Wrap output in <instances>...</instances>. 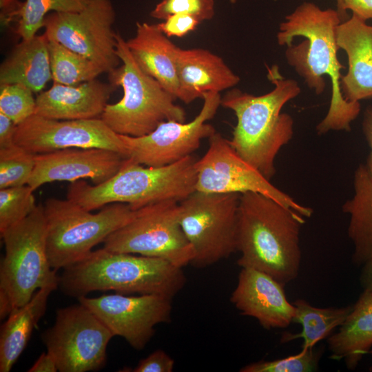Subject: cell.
Wrapping results in <instances>:
<instances>
[{
  "instance_id": "obj_32",
  "label": "cell",
  "mask_w": 372,
  "mask_h": 372,
  "mask_svg": "<svg viewBox=\"0 0 372 372\" xmlns=\"http://www.w3.org/2000/svg\"><path fill=\"white\" fill-rule=\"evenodd\" d=\"M322 351L314 347L302 349L296 355L274 360H260L249 363L240 372H310L316 371Z\"/></svg>"
},
{
  "instance_id": "obj_23",
  "label": "cell",
  "mask_w": 372,
  "mask_h": 372,
  "mask_svg": "<svg viewBox=\"0 0 372 372\" xmlns=\"http://www.w3.org/2000/svg\"><path fill=\"white\" fill-rule=\"evenodd\" d=\"M48 43L43 33L16 45L0 65V85L19 84L41 92L52 79Z\"/></svg>"
},
{
  "instance_id": "obj_1",
  "label": "cell",
  "mask_w": 372,
  "mask_h": 372,
  "mask_svg": "<svg viewBox=\"0 0 372 372\" xmlns=\"http://www.w3.org/2000/svg\"><path fill=\"white\" fill-rule=\"evenodd\" d=\"M342 22L337 10L321 9L311 2H303L279 25L277 41L287 45L286 60L316 94L325 90L323 76L331 81L328 112L317 125L320 135L329 131H350L359 115L360 102L346 101L340 90V70L344 66L338 58L335 30Z\"/></svg>"
},
{
  "instance_id": "obj_5",
  "label": "cell",
  "mask_w": 372,
  "mask_h": 372,
  "mask_svg": "<svg viewBox=\"0 0 372 372\" xmlns=\"http://www.w3.org/2000/svg\"><path fill=\"white\" fill-rule=\"evenodd\" d=\"M197 160L190 155L171 165L149 167L127 158L103 183L92 185L83 179L71 183L67 198L91 211L115 203L136 210L167 200L180 202L196 191Z\"/></svg>"
},
{
  "instance_id": "obj_21",
  "label": "cell",
  "mask_w": 372,
  "mask_h": 372,
  "mask_svg": "<svg viewBox=\"0 0 372 372\" xmlns=\"http://www.w3.org/2000/svg\"><path fill=\"white\" fill-rule=\"evenodd\" d=\"M178 99L189 104L205 92H220L240 81L219 56L202 48H179L176 56Z\"/></svg>"
},
{
  "instance_id": "obj_39",
  "label": "cell",
  "mask_w": 372,
  "mask_h": 372,
  "mask_svg": "<svg viewBox=\"0 0 372 372\" xmlns=\"http://www.w3.org/2000/svg\"><path fill=\"white\" fill-rule=\"evenodd\" d=\"M17 125L8 116L0 113V147L16 144L14 136Z\"/></svg>"
},
{
  "instance_id": "obj_42",
  "label": "cell",
  "mask_w": 372,
  "mask_h": 372,
  "mask_svg": "<svg viewBox=\"0 0 372 372\" xmlns=\"http://www.w3.org/2000/svg\"><path fill=\"white\" fill-rule=\"evenodd\" d=\"M363 265L360 281L364 290L372 294V258Z\"/></svg>"
},
{
  "instance_id": "obj_18",
  "label": "cell",
  "mask_w": 372,
  "mask_h": 372,
  "mask_svg": "<svg viewBox=\"0 0 372 372\" xmlns=\"http://www.w3.org/2000/svg\"><path fill=\"white\" fill-rule=\"evenodd\" d=\"M284 287L263 271L241 268L230 302L242 315L255 318L265 329H284L292 322L295 312Z\"/></svg>"
},
{
  "instance_id": "obj_12",
  "label": "cell",
  "mask_w": 372,
  "mask_h": 372,
  "mask_svg": "<svg viewBox=\"0 0 372 372\" xmlns=\"http://www.w3.org/2000/svg\"><path fill=\"white\" fill-rule=\"evenodd\" d=\"M115 16L110 0H87L80 11L49 13L44 34L48 40L86 57L109 73L122 63L112 30Z\"/></svg>"
},
{
  "instance_id": "obj_44",
  "label": "cell",
  "mask_w": 372,
  "mask_h": 372,
  "mask_svg": "<svg viewBox=\"0 0 372 372\" xmlns=\"http://www.w3.org/2000/svg\"><path fill=\"white\" fill-rule=\"evenodd\" d=\"M231 3H235L237 0H228Z\"/></svg>"
},
{
  "instance_id": "obj_28",
  "label": "cell",
  "mask_w": 372,
  "mask_h": 372,
  "mask_svg": "<svg viewBox=\"0 0 372 372\" xmlns=\"http://www.w3.org/2000/svg\"><path fill=\"white\" fill-rule=\"evenodd\" d=\"M48 48L54 83L77 85L95 79L104 72L93 61L56 41L49 40Z\"/></svg>"
},
{
  "instance_id": "obj_34",
  "label": "cell",
  "mask_w": 372,
  "mask_h": 372,
  "mask_svg": "<svg viewBox=\"0 0 372 372\" xmlns=\"http://www.w3.org/2000/svg\"><path fill=\"white\" fill-rule=\"evenodd\" d=\"M214 0H161L150 12L151 17L165 20L181 13L191 15L200 22L211 19L215 14Z\"/></svg>"
},
{
  "instance_id": "obj_29",
  "label": "cell",
  "mask_w": 372,
  "mask_h": 372,
  "mask_svg": "<svg viewBox=\"0 0 372 372\" xmlns=\"http://www.w3.org/2000/svg\"><path fill=\"white\" fill-rule=\"evenodd\" d=\"M87 0H25L16 32L22 40L29 39L44 27L46 16L53 12H78Z\"/></svg>"
},
{
  "instance_id": "obj_11",
  "label": "cell",
  "mask_w": 372,
  "mask_h": 372,
  "mask_svg": "<svg viewBox=\"0 0 372 372\" xmlns=\"http://www.w3.org/2000/svg\"><path fill=\"white\" fill-rule=\"evenodd\" d=\"M114 336L79 302L58 309L54 324L43 332L42 340L55 359L58 371L87 372L105 365L107 345Z\"/></svg>"
},
{
  "instance_id": "obj_2",
  "label": "cell",
  "mask_w": 372,
  "mask_h": 372,
  "mask_svg": "<svg viewBox=\"0 0 372 372\" xmlns=\"http://www.w3.org/2000/svg\"><path fill=\"white\" fill-rule=\"evenodd\" d=\"M267 78L274 87L267 94L256 96L232 88L221 97L220 105L237 118L230 145L270 180L276 174V156L293 135V119L282 109L301 90L296 81L282 76L276 65L267 67Z\"/></svg>"
},
{
  "instance_id": "obj_26",
  "label": "cell",
  "mask_w": 372,
  "mask_h": 372,
  "mask_svg": "<svg viewBox=\"0 0 372 372\" xmlns=\"http://www.w3.org/2000/svg\"><path fill=\"white\" fill-rule=\"evenodd\" d=\"M353 196L342 205L349 216L348 236L354 246L353 261L363 265L372 258V176L365 164L353 176Z\"/></svg>"
},
{
  "instance_id": "obj_7",
  "label": "cell",
  "mask_w": 372,
  "mask_h": 372,
  "mask_svg": "<svg viewBox=\"0 0 372 372\" xmlns=\"http://www.w3.org/2000/svg\"><path fill=\"white\" fill-rule=\"evenodd\" d=\"M115 37L122 65L107 73L108 80L114 87H121L123 95L117 103H107L100 118L115 133L134 137L150 133L163 121L185 122L183 108L139 68L121 34L116 32Z\"/></svg>"
},
{
  "instance_id": "obj_25",
  "label": "cell",
  "mask_w": 372,
  "mask_h": 372,
  "mask_svg": "<svg viewBox=\"0 0 372 372\" xmlns=\"http://www.w3.org/2000/svg\"><path fill=\"white\" fill-rule=\"evenodd\" d=\"M57 287L39 289L31 300L14 309L0 330V371L9 372L25 349L34 328L44 315L50 293Z\"/></svg>"
},
{
  "instance_id": "obj_40",
  "label": "cell",
  "mask_w": 372,
  "mask_h": 372,
  "mask_svg": "<svg viewBox=\"0 0 372 372\" xmlns=\"http://www.w3.org/2000/svg\"><path fill=\"white\" fill-rule=\"evenodd\" d=\"M362 130L364 138L370 148L369 154L366 158V166L372 176V107L368 106L363 114Z\"/></svg>"
},
{
  "instance_id": "obj_41",
  "label": "cell",
  "mask_w": 372,
  "mask_h": 372,
  "mask_svg": "<svg viewBox=\"0 0 372 372\" xmlns=\"http://www.w3.org/2000/svg\"><path fill=\"white\" fill-rule=\"evenodd\" d=\"M57 371L59 370L56 360L48 351L43 353L28 370V372H56Z\"/></svg>"
},
{
  "instance_id": "obj_43",
  "label": "cell",
  "mask_w": 372,
  "mask_h": 372,
  "mask_svg": "<svg viewBox=\"0 0 372 372\" xmlns=\"http://www.w3.org/2000/svg\"><path fill=\"white\" fill-rule=\"evenodd\" d=\"M336 4H337L336 10L339 12L341 17L342 21H344L347 19H348L349 18L347 14V12L344 10L343 6H342V0H336Z\"/></svg>"
},
{
  "instance_id": "obj_30",
  "label": "cell",
  "mask_w": 372,
  "mask_h": 372,
  "mask_svg": "<svg viewBox=\"0 0 372 372\" xmlns=\"http://www.w3.org/2000/svg\"><path fill=\"white\" fill-rule=\"evenodd\" d=\"M34 165L35 154L17 144L0 147V189L27 185Z\"/></svg>"
},
{
  "instance_id": "obj_38",
  "label": "cell",
  "mask_w": 372,
  "mask_h": 372,
  "mask_svg": "<svg viewBox=\"0 0 372 372\" xmlns=\"http://www.w3.org/2000/svg\"><path fill=\"white\" fill-rule=\"evenodd\" d=\"M344 10H351L352 14L366 21L372 19V0H342Z\"/></svg>"
},
{
  "instance_id": "obj_3",
  "label": "cell",
  "mask_w": 372,
  "mask_h": 372,
  "mask_svg": "<svg viewBox=\"0 0 372 372\" xmlns=\"http://www.w3.org/2000/svg\"><path fill=\"white\" fill-rule=\"evenodd\" d=\"M304 217L259 193L240 196L237 264L263 271L286 285L298 276L300 232Z\"/></svg>"
},
{
  "instance_id": "obj_10",
  "label": "cell",
  "mask_w": 372,
  "mask_h": 372,
  "mask_svg": "<svg viewBox=\"0 0 372 372\" xmlns=\"http://www.w3.org/2000/svg\"><path fill=\"white\" fill-rule=\"evenodd\" d=\"M107 250L158 258L183 267L194 251L180 223L179 202L167 200L136 209L134 218L104 240Z\"/></svg>"
},
{
  "instance_id": "obj_8",
  "label": "cell",
  "mask_w": 372,
  "mask_h": 372,
  "mask_svg": "<svg viewBox=\"0 0 372 372\" xmlns=\"http://www.w3.org/2000/svg\"><path fill=\"white\" fill-rule=\"evenodd\" d=\"M43 209L47 254L55 271L83 258L136 213L128 204L115 203L92 214L68 198H56L46 199Z\"/></svg>"
},
{
  "instance_id": "obj_15",
  "label": "cell",
  "mask_w": 372,
  "mask_h": 372,
  "mask_svg": "<svg viewBox=\"0 0 372 372\" xmlns=\"http://www.w3.org/2000/svg\"><path fill=\"white\" fill-rule=\"evenodd\" d=\"M79 302L92 311L114 336L124 338L134 349L150 341L155 327L171 320L172 298L158 294L126 296L116 293L81 296Z\"/></svg>"
},
{
  "instance_id": "obj_9",
  "label": "cell",
  "mask_w": 372,
  "mask_h": 372,
  "mask_svg": "<svg viewBox=\"0 0 372 372\" xmlns=\"http://www.w3.org/2000/svg\"><path fill=\"white\" fill-rule=\"evenodd\" d=\"M240 196L196 190L179 202L180 223L194 251L192 265L207 267L237 251Z\"/></svg>"
},
{
  "instance_id": "obj_31",
  "label": "cell",
  "mask_w": 372,
  "mask_h": 372,
  "mask_svg": "<svg viewBox=\"0 0 372 372\" xmlns=\"http://www.w3.org/2000/svg\"><path fill=\"white\" fill-rule=\"evenodd\" d=\"M34 191L28 185L0 189V233L34 211L37 206Z\"/></svg>"
},
{
  "instance_id": "obj_24",
  "label": "cell",
  "mask_w": 372,
  "mask_h": 372,
  "mask_svg": "<svg viewBox=\"0 0 372 372\" xmlns=\"http://www.w3.org/2000/svg\"><path fill=\"white\" fill-rule=\"evenodd\" d=\"M330 358L354 370L372 347V294L364 290L338 331L329 337Z\"/></svg>"
},
{
  "instance_id": "obj_37",
  "label": "cell",
  "mask_w": 372,
  "mask_h": 372,
  "mask_svg": "<svg viewBox=\"0 0 372 372\" xmlns=\"http://www.w3.org/2000/svg\"><path fill=\"white\" fill-rule=\"evenodd\" d=\"M23 2L20 0H0L1 24L9 26L14 20L19 19Z\"/></svg>"
},
{
  "instance_id": "obj_13",
  "label": "cell",
  "mask_w": 372,
  "mask_h": 372,
  "mask_svg": "<svg viewBox=\"0 0 372 372\" xmlns=\"http://www.w3.org/2000/svg\"><path fill=\"white\" fill-rule=\"evenodd\" d=\"M208 139L207 151L196 163V190L208 193H259L293 209L304 218L311 217V208L298 203L271 184L239 156L229 140L220 133L215 132Z\"/></svg>"
},
{
  "instance_id": "obj_33",
  "label": "cell",
  "mask_w": 372,
  "mask_h": 372,
  "mask_svg": "<svg viewBox=\"0 0 372 372\" xmlns=\"http://www.w3.org/2000/svg\"><path fill=\"white\" fill-rule=\"evenodd\" d=\"M33 92L19 84L0 85V113L17 125L34 114L36 99Z\"/></svg>"
},
{
  "instance_id": "obj_6",
  "label": "cell",
  "mask_w": 372,
  "mask_h": 372,
  "mask_svg": "<svg viewBox=\"0 0 372 372\" xmlns=\"http://www.w3.org/2000/svg\"><path fill=\"white\" fill-rule=\"evenodd\" d=\"M5 255L0 265V317L26 303L40 289L57 287L59 277L50 263L43 204L1 233Z\"/></svg>"
},
{
  "instance_id": "obj_36",
  "label": "cell",
  "mask_w": 372,
  "mask_h": 372,
  "mask_svg": "<svg viewBox=\"0 0 372 372\" xmlns=\"http://www.w3.org/2000/svg\"><path fill=\"white\" fill-rule=\"evenodd\" d=\"M175 365L174 360L162 349H157L141 360L134 372H172Z\"/></svg>"
},
{
  "instance_id": "obj_17",
  "label": "cell",
  "mask_w": 372,
  "mask_h": 372,
  "mask_svg": "<svg viewBox=\"0 0 372 372\" xmlns=\"http://www.w3.org/2000/svg\"><path fill=\"white\" fill-rule=\"evenodd\" d=\"M127 157L103 148H68L35 154V165L28 183L33 190L48 183L85 178L94 185L103 183L115 175Z\"/></svg>"
},
{
  "instance_id": "obj_20",
  "label": "cell",
  "mask_w": 372,
  "mask_h": 372,
  "mask_svg": "<svg viewBox=\"0 0 372 372\" xmlns=\"http://www.w3.org/2000/svg\"><path fill=\"white\" fill-rule=\"evenodd\" d=\"M339 49L348 59V71L340 78V90L349 102L372 98V25L354 14L335 30Z\"/></svg>"
},
{
  "instance_id": "obj_14",
  "label": "cell",
  "mask_w": 372,
  "mask_h": 372,
  "mask_svg": "<svg viewBox=\"0 0 372 372\" xmlns=\"http://www.w3.org/2000/svg\"><path fill=\"white\" fill-rule=\"evenodd\" d=\"M202 99L203 107L192 121H163L150 133L138 137L119 134L127 158L145 166L163 167L192 155L203 139L216 132L207 121L215 116L220 105V92H205Z\"/></svg>"
},
{
  "instance_id": "obj_19",
  "label": "cell",
  "mask_w": 372,
  "mask_h": 372,
  "mask_svg": "<svg viewBox=\"0 0 372 372\" xmlns=\"http://www.w3.org/2000/svg\"><path fill=\"white\" fill-rule=\"evenodd\" d=\"M116 88L96 79L72 85L54 83L37 96L34 114L56 120L95 118Z\"/></svg>"
},
{
  "instance_id": "obj_22",
  "label": "cell",
  "mask_w": 372,
  "mask_h": 372,
  "mask_svg": "<svg viewBox=\"0 0 372 372\" xmlns=\"http://www.w3.org/2000/svg\"><path fill=\"white\" fill-rule=\"evenodd\" d=\"M126 43L139 68L178 99L176 56L180 48L160 30L157 24L145 22L136 23L135 35Z\"/></svg>"
},
{
  "instance_id": "obj_27",
  "label": "cell",
  "mask_w": 372,
  "mask_h": 372,
  "mask_svg": "<svg viewBox=\"0 0 372 372\" xmlns=\"http://www.w3.org/2000/svg\"><path fill=\"white\" fill-rule=\"evenodd\" d=\"M295 312L292 322L301 324L298 333L285 332L280 341L286 343L296 339L303 340L302 349L314 347L319 341L329 337L335 328L340 327L352 310L353 306L320 308L303 299L292 302Z\"/></svg>"
},
{
  "instance_id": "obj_35",
  "label": "cell",
  "mask_w": 372,
  "mask_h": 372,
  "mask_svg": "<svg viewBox=\"0 0 372 372\" xmlns=\"http://www.w3.org/2000/svg\"><path fill=\"white\" fill-rule=\"evenodd\" d=\"M200 22L195 17L177 13L169 16L163 22L157 23L160 30L167 37H183L194 31Z\"/></svg>"
},
{
  "instance_id": "obj_4",
  "label": "cell",
  "mask_w": 372,
  "mask_h": 372,
  "mask_svg": "<svg viewBox=\"0 0 372 372\" xmlns=\"http://www.w3.org/2000/svg\"><path fill=\"white\" fill-rule=\"evenodd\" d=\"M182 269L164 259L103 247L63 268L59 286L66 294L78 298L94 291L112 290L172 299L187 282Z\"/></svg>"
},
{
  "instance_id": "obj_16",
  "label": "cell",
  "mask_w": 372,
  "mask_h": 372,
  "mask_svg": "<svg viewBox=\"0 0 372 372\" xmlns=\"http://www.w3.org/2000/svg\"><path fill=\"white\" fill-rule=\"evenodd\" d=\"M16 144L34 154L68 148H103L127 158L119 134L101 118L56 120L33 114L17 126Z\"/></svg>"
}]
</instances>
